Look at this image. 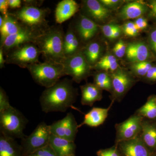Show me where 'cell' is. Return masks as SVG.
<instances>
[{"instance_id":"1","label":"cell","mask_w":156,"mask_h":156,"mask_svg":"<svg viewBox=\"0 0 156 156\" xmlns=\"http://www.w3.org/2000/svg\"><path fill=\"white\" fill-rule=\"evenodd\" d=\"M73 81L66 78L53 87L45 89L40 98L43 112L46 113L64 112L69 108L78 110L73 105L75 103L78 93L77 89L73 86Z\"/></svg>"},{"instance_id":"2","label":"cell","mask_w":156,"mask_h":156,"mask_svg":"<svg viewBox=\"0 0 156 156\" xmlns=\"http://www.w3.org/2000/svg\"><path fill=\"white\" fill-rule=\"evenodd\" d=\"M64 33L60 26L49 27L37 37L35 44L46 61L62 63L65 58L63 50Z\"/></svg>"},{"instance_id":"3","label":"cell","mask_w":156,"mask_h":156,"mask_svg":"<svg viewBox=\"0 0 156 156\" xmlns=\"http://www.w3.org/2000/svg\"><path fill=\"white\" fill-rule=\"evenodd\" d=\"M27 69L36 83L46 89L53 87L66 76L63 65L56 62H37L29 66Z\"/></svg>"},{"instance_id":"4","label":"cell","mask_w":156,"mask_h":156,"mask_svg":"<svg viewBox=\"0 0 156 156\" xmlns=\"http://www.w3.org/2000/svg\"><path fill=\"white\" fill-rule=\"evenodd\" d=\"M28 122L22 113L13 107L0 113V132L13 139L25 137L23 130Z\"/></svg>"},{"instance_id":"5","label":"cell","mask_w":156,"mask_h":156,"mask_svg":"<svg viewBox=\"0 0 156 156\" xmlns=\"http://www.w3.org/2000/svg\"><path fill=\"white\" fill-rule=\"evenodd\" d=\"M49 11L31 6H23L14 13H11L23 25L40 32L49 27L46 20Z\"/></svg>"},{"instance_id":"6","label":"cell","mask_w":156,"mask_h":156,"mask_svg":"<svg viewBox=\"0 0 156 156\" xmlns=\"http://www.w3.org/2000/svg\"><path fill=\"white\" fill-rule=\"evenodd\" d=\"M41 54V51L35 44L28 43L14 48L6 53V63L27 68L29 66L39 62Z\"/></svg>"},{"instance_id":"7","label":"cell","mask_w":156,"mask_h":156,"mask_svg":"<svg viewBox=\"0 0 156 156\" xmlns=\"http://www.w3.org/2000/svg\"><path fill=\"white\" fill-rule=\"evenodd\" d=\"M51 134L50 126L44 122L39 123L30 135L21 139L20 145L23 156L49 144Z\"/></svg>"},{"instance_id":"8","label":"cell","mask_w":156,"mask_h":156,"mask_svg":"<svg viewBox=\"0 0 156 156\" xmlns=\"http://www.w3.org/2000/svg\"><path fill=\"white\" fill-rule=\"evenodd\" d=\"M81 50L66 57L62 62L66 75L70 76L73 80L78 83L90 76L92 69Z\"/></svg>"},{"instance_id":"9","label":"cell","mask_w":156,"mask_h":156,"mask_svg":"<svg viewBox=\"0 0 156 156\" xmlns=\"http://www.w3.org/2000/svg\"><path fill=\"white\" fill-rule=\"evenodd\" d=\"M110 75L112 86V101L120 102L134 86L136 80L130 73L120 67Z\"/></svg>"},{"instance_id":"10","label":"cell","mask_w":156,"mask_h":156,"mask_svg":"<svg viewBox=\"0 0 156 156\" xmlns=\"http://www.w3.org/2000/svg\"><path fill=\"white\" fill-rule=\"evenodd\" d=\"M144 119L135 112L126 121L116 124L115 144L134 139L139 136L142 131Z\"/></svg>"},{"instance_id":"11","label":"cell","mask_w":156,"mask_h":156,"mask_svg":"<svg viewBox=\"0 0 156 156\" xmlns=\"http://www.w3.org/2000/svg\"><path fill=\"white\" fill-rule=\"evenodd\" d=\"M50 126L51 134L53 135L74 142L79 125L72 113H68L62 119L56 121Z\"/></svg>"},{"instance_id":"12","label":"cell","mask_w":156,"mask_h":156,"mask_svg":"<svg viewBox=\"0 0 156 156\" xmlns=\"http://www.w3.org/2000/svg\"><path fill=\"white\" fill-rule=\"evenodd\" d=\"M42 33L24 25L17 33L8 37L1 45V48L3 49L5 55L10 50L21 45L28 43L35 44L37 37Z\"/></svg>"},{"instance_id":"13","label":"cell","mask_w":156,"mask_h":156,"mask_svg":"<svg viewBox=\"0 0 156 156\" xmlns=\"http://www.w3.org/2000/svg\"><path fill=\"white\" fill-rule=\"evenodd\" d=\"M122 156H154L143 142L140 134L134 139L115 144Z\"/></svg>"},{"instance_id":"14","label":"cell","mask_w":156,"mask_h":156,"mask_svg":"<svg viewBox=\"0 0 156 156\" xmlns=\"http://www.w3.org/2000/svg\"><path fill=\"white\" fill-rule=\"evenodd\" d=\"M82 14L96 23L104 22L110 16L111 11L97 0H85L82 2Z\"/></svg>"},{"instance_id":"15","label":"cell","mask_w":156,"mask_h":156,"mask_svg":"<svg viewBox=\"0 0 156 156\" xmlns=\"http://www.w3.org/2000/svg\"><path fill=\"white\" fill-rule=\"evenodd\" d=\"M73 28L80 41L87 44L92 41L100 29L98 24L82 14Z\"/></svg>"},{"instance_id":"16","label":"cell","mask_w":156,"mask_h":156,"mask_svg":"<svg viewBox=\"0 0 156 156\" xmlns=\"http://www.w3.org/2000/svg\"><path fill=\"white\" fill-rule=\"evenodd\" d=\"M126 55L128 61L132 63L149 61L155 58L147 45L142 42H133L128 44L127 45Z\"/></svg>"},{"instance_id":"17","label":"cell","mask_w":156,"mask_h":156,"mask_svg":"<svg viewBox=\"0 0 156 156\" xmlns=\"http://www.w3.org/2000/svg\"><path fill=\"white\" fill-rule=\"evenodd\" d=\"M114 102V101H112L111 103L107 108H93L85 115L83 121L79 125V128L84 125L91 127H97L102 125L107 118L109 111Z\"/></svg>"},{"instance_id":"18","label":"cell","mask_w":156,"mask_h":156,"mask_svg":"<svg viewBox=\"0 0 156 156\" xmlns=\"http://www.w3.org/2000/svg\"><path fill=\"white\" fill-rule=\"evenodd\" d=\"M80 6L74 0H62L56 5L55 17L59 24L69 19L79 11Z\"/></svg>"},{"instance_id":"19","label":"cell","mask_w":156,"mask_h":156,"mask_svg":"<svg viewBox=\"0 0 156 156\" xmlns=\"http://www.w3.org/2000/svg\"><path fill=\"white\" fill-rule=\"evenodd\" d=\"M140 136L148 148L154 153L156 151V119H144Z\"/></svg>"},{"instance_id":"20","label":"cell","mask_w":156,"mask_h":156,"mask_svg":"<svg viewBox=\"0 0 156 156\" xmlns=\"http://www.w3.org/2000/svg\"><path fill=\"white\" fill-rule=\"evenodd\" d=\"M49 144L56 156H66L75 154L76 146L74 142L51 134Z\"/></svg>"},{"instance_id":"21","label":"cell","mask_w":156,"mask_h":156,"mask_svg":"<svg viewBox=\"0 0 156 156\" xmlns=\"http://www.w3.org/2000/svg\"><path fill=\"white\" fill-rule=\"evenodd\" d=\"M80 89L82 94L81 103L82 105L92 107L95 102L102 99V90L94 83H87L81 86Z\"/></svg>"},{"instance_id":"22","label":"cell","mask_w":156,"mask_h":156,"mask_svg":"<svg viewBox=\"0 0 156 156\" xmlns=\"http://www.w3.org/2000/svg\"><path fill=\"white\" fill-rule=\"evenodd\" d=\"M148 7L143 2L128 3L122 8L119 14L121 19H133L139 18L147 11Z\"/></svg>"},{"instance_id":"23","label":"cell","mask_w":156,"mask_h":156,"mask_svg":"<svg viewBox=\"0 0 156 156\" xmlns=\"http://www.w3.org/2000/svg\"><path fill=\"white\" fill-rule=\"evenodd\" d=\"M4 16V24L0 28L1 45L2 44L8 37L17 33L24 26L11 13H9Z\"/></svg>"},{"instance_id":"24","label":"cell","mask_w":156,"mask_h":156,"mask_svg":"<svg viewBox=\"0 0 156 156\" xmlns=\"http://www.w3.org/2000/svg\"><path fill=\"white\" fill-rule=\"evenodd\" d=\"M0 156H24L22 147L15 139L0 133Z\"/></svg>"},{"instance_id":"25","label":"cell","mask_w":156,"mask_h":156,"mask_svg":"<svg viewBox=\"0 0 156 156\" xmlns=\"http://www.w3.org/2000/svg\"><path fill=\"white\" fill-rule=\"evenodd\" d=\"M80 41L72 26L68 29L65 34L63 39V50L65 58L73 56L82 50Z\"/></svg>"},{"instance_id":"26","label":"cell","mask_w":156,"mask_h":156,"mask_svg":"<svg viewBox=\"0 0 156 156\" xmlns=\"http://www.w3.org/2000/svg\"><path fill=\"white\" fill-rule=\"evenodd\" d=\"M81 51L92 68L94 67L101 58L102 47L97 41H92L89 42Z\"/></svg>"},{"instance_id":"27","label":"cell","mask_w":156,"mask_h":156,"mask_svg":"<svg viewBox=\"0 0 156 156\" xmlns=\"http://www.w3.org/2000/svg\"><path fill=\"white\" fill-rule=\"evenodd\" d=\"M136 113L150 120L156 119V95H151L148 98L145 104L135 112Z\"/></svg>"},{"instance_id":"28","label":"cell","mask_w":156,"mask_h":156,"mask_svg":"<svg viewBox=\"0 0 156 156\" xmlns=\"http://www.w3.org/2000/svg\"><path fill=\"white\" fill-rule=\"evenodd\" d=\"M94 83L101 90H106L112 93V78L108 73L102 71L95 73L94 75Z\"/></svg>"},{"instance_id":"29","label":"cell","mask_w":156,"mask_h":156,"mask_svg":"<svg viewBox=\"0 0 156 156\" xmlns=\"http://www.w3.org/2000/svg\"><path fill=\"white\" fill-rule=\"evenodd\" d=\"M153 66V65L151 62H140L133 63L131 66V69L136 77L144 78Z\"/></svg>"},{"instance_id":"30","label":"cell","mask_w":156,"mask_h":156,"mask_svg":"<svg viewBox=\"0 0 156 156\" xmlns=\"http://www.w3.org/2000/svg\"><path fill=\"white\" fill-rule=\"evenodd\" d=\"M127 45L123 40H120L115 44L113 49L115 56L119 58H122L126 54Z\"/></svg>"},{"instance_id":"31","label":"cell","mask_w":156,"mask_h":156,"mask_svg":"<svg viewBox=\"0 0 156 156\" xmlns=\"http://www.w3.org/2000/svg\"><path fill=\"white\" fill-rule=\"evenodd\" d=\"M123 33L127 36L136 37L139 34V30L136 29L134 22L128 21L123 25L122 28Z\"/></svg>"},{"instance_id":"32","label":"cell","mask_w":156,"mask_h":156,"mask_svg":"<svg viewBox=\"0 0 156 156\" xmlns=\"http://www.w3.org/2000/svg\"><path fill=\"white\" fill-rule=\"evenodd\" d=\"M25 156H56L50 144Z\"/></svg>"},{"instance_id":"33","label":"cell","mask_w":156,"mask_h":156,"mask_svg":"<svg viewBox=\"0 0 156 156\" xmlns=\"http://www.w3.org/2000/svg\"><path fill=\"white\" fill-rule=\"evenodd\" d=\"M12 106L9 103V98L5 90L0 88V113L5 111Z\"/></svg>"},{"instance_id":"34","label":"cell","mask_w":156,"mask_h":156,"mask_svg":"<svg viewBox=\"0 0 156 156\" xmlns=\"http://www.w3.org/2000/svg\"><path fill=\"white\" fill-rule=\"evenodd\" d=\"M119 27V26L117 24L109 23L102 26L99 25V28L102 31L104 35L111 40L113 34Z\"/></svg>"},{"instance_id":"35","label":"cell","mask_w":156,"mask_h":156,"mask_svg":"<svg viewBox=\"0 0 156 156\" xmlns=\"http://www.w3.org/2000/svg\"><path fill=\"white\" fill-rule=\"evenodd\" d=\"M96 154L98 156H122L115 144L108 148L99 150Z\"/></svg>"},{"instance_id":"36","label":"cell","mask_w":156,"mask_h":156,"mask_svg":"<svg viewBox=\"0 0 156 156\" xmlns=\"http://www.w3.org/2000/svg\"><path fill=\"white\" fill-rule=\"evenodd\" d=\"M100 2L105 7L109 9H115L119 7L124 1L120 0H100Z\"/></svg>"},{"instance_id":"37","label":"cell","mask_w":156,"mask_h":156,"mask_svg":"<svg viewBox=\"0 0 156 156\" xmlns=\"http://www.w3.org/2000/svg\"><path fill=\"white\" fill-rule=\"evenodd\" d=\"M117 61V59L115 55L111 54H108L101 57L99 61L95 65L94 67L95 66H99L102 65L107 64V63H112ZM93 67V68H94Z\"/></svg>"},{"instance_id":"38","label":"cell","mask_w":156,"mask_h":156,"mask_svg":"<svg viewBox=\"0 0 156 156\" xmlns=\"http://www.w3.org/2000/svg\"><path fill=\"white\" fill-rule=\"evenodd\" d=\"M148 41L151 50L156 53V29L152 30L150 33Z\"/></svg>"},{"instance_id":"39","label":"cell","mask_w":156,"mask_h":156,"mask_svg":"<svg viewBox=\"0 0 156 156\" xmlns=\"http://www.w3.org/2000/svg\"><path fill=\"white\" fill-rule=\"evenodd\" d=\"M136 29L139 30H143L147 27L148 22L147 20L143 17H140L136 19L134 22Z\"/></svg>"},{"instance_id":"40","label":"cell","mask_w":156,"mask_h":156,"mask_svg":"<svg viewBox=\"0 0 156 156\" xmlns=\"http://www.w3.org/2000/svg\"><path fill=\"white\" fill-rule=\"evenodd\" d=\"M150 82H156V66H153L144 77Z\"/></svg>"},{"instance_id":"41","label":"cell","mask_w":156,"mask_h":156,"mask_svg":"<svg viewBox=\"0 0 156 156\" xmlns=\"http://www.w3.org/2000/svg\"><path fill=\"white\" fill-rule=\"evenodd\" d=\"M148 7L149 13L148 17L152 19L156 20V0L149 1Z\"/></svg>"},{"instance_id":"42","label":"cell","mask_w":156,"mask_h":156,"mask_svg":"<svg viewBox=\"0 0 156 156\" xmlns=\"http://www.w3.org/2000/svg\"><path fill=\"white\" fill-rule=\"evenodd\" d=\"M9 8L8 0L0 1V11L3 15H6L9 14L8 9Z\"/></svg>"},{"instance_id":"43","label":"cell","mask_w":156,"mask_h":156,"mask_svg":"<svg viewBox=\"0 0 156 156\" xmlns=\"http://www.w3.org/2000/svg\"><path fill=\"white\" fill-rule=\"evenodd\" d=\"M9 8L11 9H20L22 1L20 0H8Z\"/></svg>"},{"instance_id":"44","label":"cell","mask_w":156,"mask_h":156,"mask_svg":"<svg viewBox=\"0 0 156 156\" xmlns=\"http://www.w3.org/2000/svg\"><path fill=\"white\" fill-rule=\"evenodd\" d=\"M43 2H41V1H22V3H23L24 6H31L34 7H37L41 5V3H43Z\"/></svg>"},{"instance_id":"45","label":"cell","mask_w":156,"mask_h":156,"mask_svg":"<svg viewBox=\"0 0 156 156\" xmlns=\"http://www.w3.org/2000/svg\"><path fill=\"white\" fill-rule=\"evenodd\" d=\"M4 52L3 49L0 48V68H3L4 67L5 63H6L5 59L4 58Z\"/></svg>"},{"instance_id":"46","label":"cell","mask_w":156,"mask_h":156,"mask_svg":"<svg viewBox=\"0 0 156 156\" xmlns=\"http://www.w3.org/2000/svg\"><path fill=\"white\" fill-rule=\"evenodd\" d=\"M66 156H76L75 154L70 155Z\"/></svg>"},{"instance_id":"47","label":"cell","mask_w":156,"mask_h":156,"mask_svg":"<svg viewBox=\"0 0 156 156\" xmlns=\"http://www.w3.org/2000/svg\"><path fill=\"white\" fill-rule=\"evenodd\" d=\"M154 156H156V151L154 154Z\"/></svg>"}]
</instances>
